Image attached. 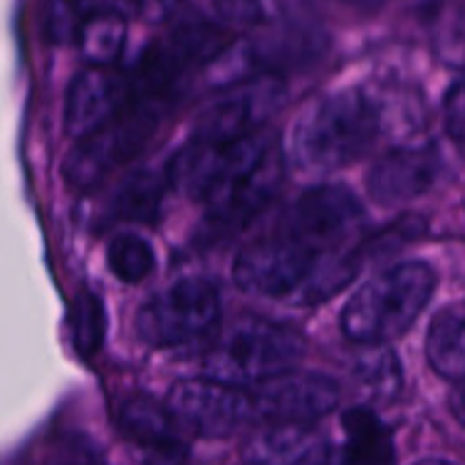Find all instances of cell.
I'll return each instance as SVG.
<instances>
[{
    "instance_id": "obj_1",
    "label": "cell",
    "mask_w": 465,
    "mask_h": 465,
    "mask_svg": "<svg viewBox=\"0 0 465 465\" xmlns=\"http://www.w3.org/2000/svg\"><path fill=\"white\" fill-rule=\"evenodd\" d=\"M283 180V153L267 128L234 142L191 139L169 161V183L202 202L215 223L240 226L275 196Z\"/></svg>"
},
{
    "instance_id": "obj_2",
    "label": "cell",
    "mask_w": 465,
    "mask_h": 465,
    "mask_svg": "<svg viewBox=\"0 0 465 465\" xmlns=\"http://www.w3.org/2000/svg\"><path fill=\"white\" fill-rule=\"evenodd\" d=\"M360 270L357 251H319L286 234L240 251L234 281L242 292L294 305H319L346 289Z\"/></svg>"
},
{
    "instance_id": "obj_3",
    "label": "cell",
    "mask_w": 465,
    "mask_h": 465,
    "mask_svg": "<svg viewBox=\"0 0 465 465\" xmlns=\"http://www.w3.org/2000/svg\"><path fill=\"white\" fill-rule=\"evenodd\" d=\"M379 134L368 87H343L305 106L292 128L289 158L302 174H330L362 158Z\"/></svg>"
},
{
    "instance_id": "obj_4",
    "label": "cell",
    "mask_w": 465,
    "mask_h": 465,
    "mask_svg": "<svg viewBox=\"0 0 465 465\" xmlns=\"http://www.w3.org/2000/svg\"><path fill=\"white\" fill-rule=\"evenodd\" d=\"M433 292L436 272L428 262L392 264L354 292L341 313V330L360 346H387L420 319Z\"/></svg>"
},
{
    "instance_id": "obj_5",
    "label": "cell",
    "mask_w": 465,
    "mask_h": 465,
    "mask_svg": "<svg viewBox=\"0 0 465 465\" xmlns=\"http://www.w3.org/2000/svg\"><path fill=\"white\" fill-rule=\"evenodd\" d=\"M305 354V341L300 332L267 322V319H240L223 335L213 341L204 354V371L210 381L223 387H259L275 376L289 373Z\"/></svg>"
},
{
    "instance_id": "obj_6",
    "label": "cell",
    "mask_w": 465,
    "mask_h": 465,
    "mask_svg": "<svg viewBox=\"0 0 465 465\" xmlns=\"http://www.w3.org/2000/svg\"><path fill=\"white\" fill-rule=\"evenodd\" d=\"M172 104V98L153 95L131 84V95L120 106V112L98 131L79 139V144L65 158V183L76 191H84L106 177L114 166L134 158L153 139Z\"/></svg>"
},
{
    "instance_id": "obj_7",
    "label": "cell",
    "mask_w": 465,
    "mask_h": 465,
    "mask_svg": "<svg viewBox=\"0 0 465 465\" xmlns=\"http://www.w3.org/2000/svg\"><path fill=\"white\" fill-rule=\"evenodd\" d=\"M221 297L213 283L202 278H183L153 294L139 316V335L158 349L196 351L210 349L218 338Z\"/></svg>"
},
{
    "instance_id": "obj_8",
    "label": "cell",
    "mask_w": 465,
    "mask_h": 465,
    "mask_svg": "<svg viewBox=\"0 0 465 465\" xmlns=\"http://www.w3.org/2000/svg\"><path fill=\"white\" fill-rule=\"evenodd\" d=\"M362 221L365 207L354 191L341 183H324L297 196L286 210L281 234L319 251H349L346 242L360 237Z\"/></svg>"
},
{
    "instance_id": "obj_9",
    "label": "cell",
    "mask_w": 465,
    "mask_h": 465,
    "mask_svg": "<svg viewBox=\"0 0 465 465\" xmlns=\"http://www.w3.org/2000/svg\"><path fill=\"white\" fill-rule=\"evenodd\" d=\"M283 104H286V82L278 74L253 76L213 98L196 117L191 139L234 142L251 136L256 131H264L267 120L275 117Z\"/></svg>"
},
{
    "instance_id": "obj_10",
    "label": "cell",
    "mask_w": 465,
    "mask_h": 465,
    "mask_svg": "<svg viewBox=\"0 0 465 465\" xmlns=\"http://www.w3.org/2000/svg\"><path fill=\"white\" fill-rule=\"evenodd\" d=\"M166 409L177 425H185L207 439L232 436L253 420L251 395L210 379L177 381L169 390Z\"/></svg>"
},
{
    "instance_id": "obj_11",
    "label": "cell",
    "mask_w": 465,
    "mask_h": 465,
    "mask_svg": "<svg viewBox=\"0 0 465 465\" xmlns=\"http://www.w3.org/2000/svg\"><path fill=\"white\" fill-rule=\"evenodd\" d=\"M341 403V387L324 373L289 371L256 387L251 395L253 417L270 425H308Z\"/></svg>"
},
{
    "instance_id": "obj_12",
    "label": "cell",
    "mask_w": 465,
    "mask_h": 465,
    "mask_svg": "<svg viewBox=\"0 0 465 465\" xmlns=\"http://www.w3.org/2000/svg\"><path fill=\"white\" fill-rule=\"evenodd\" d=\"M131 95V76L114 68L87 65L79 71L65 95V131L76 139L90 136L109 123Z\"/></svg>"
},
{
    "instance_id": "obj_13",
    "label": "cell",
    "mask_w": 465,
    "mask_h": 465,
    "mask_svg": "<svg viewBox=\"0 0 465 465\" xmlns=\"http://www.w3.org/2000/svg\"><path fill=\"white\" fill-rule=\"evenodd\" d=\"M441 174L444 163L430 147H401L376 161L368 188L381 204H403L428 193Z\"/></svg>"
},
{
    "instance_id": "obj_14",
    "label": "cell",
    "mask_w": 465,
    "mask_h": 465,
    "mask_svg": "<svg viewBox=\"0 0 465 465\" xmlns=\"http://www.w3.org/2000/svg\"><path fill=\"white\" fill-rule=\"evenodd\" d=\"M324 49L327 35L319 27L302 22H278L242 44L245 65L270 68V76H275V68H297L313 63Z\"/></svg>"
},
{
    "instance_id": "obj_15",
    "label": "cell",
    "mask_w": 465,
    "mask_h": 465,
    "mask_svg": "<svg viewBox=\"0 0 465 465\" xmlns=\"http://www.w3.org/2000/svg\"><path fill=\"white\" fill-rule=\"evenodd\" d=\"M248 465H327L330 441L311 425H267L245 441Z\"/></svg>"
},
{
    "instance_id": "obj_16",
    "label": "cell",
    "mask_w": 465,
    "mask_h": 465,
    "mask_svg": "<svg viewBox=\"0 0 465 465\" xmlns=\"http://www.w3.org/2000/svg\"><path fill=\"white\" fill-rule=\"evenodd\" d=\"M125 16L114 5H82L74 38L90 65L112 68L125 44Z\"/></svg>"
},
{
    "instance_id": "obj_17",
    "label": "cell",
    "mask_w": 465,
    "mask_h": 465,
    "mask_svg": "<svg viewBox=\"0 0 465 465\" xmlns=\"http://www.w3.org/2000/svg\"><path fill=\"white\" fill-rule=\"evenodd\" d=\"M120 430L136 444L155 452H180V428L166 406L150 398H131L117 411Z\"/></svg>"
},
{
    "instance_id": "obj_18",
    "label": "cell",
    "mask_w": 465,
    "mask_h": 465,
    "mask_svg": "<svg viewBox=\"0 0 465 465\" xmlns=\"http://www.w3.org/2000/svg\"><path fill=\"white\" fill-rule=\"evenodd\" d=\"M343 450L338 465H395V444L387 425L371 409L343 414Z\"/></svg>"
},
{
    "instance_id": "obj_19",
    "label": "cell",
    "mask_w": 465,
    "mask_h": 465,
    "mask_svg": "<svg viewBox=\"0 0 465 465\" xmlns=\"http://www.w3.org/2000/svg\"><path fill=\"white\" fill-rule=\"evenodd\" d=\"M163 207V180L155 172H134L125 177L106 202V223H155Z\"/></svg>"
},
{
    "instance_id": "obj_20",
    "label": "cell",
    "mask_w": 465,
    "mask_h": 465,
    "mask_svg": "<svg viewBox=\"0 0 465 465\" xmlns=\"http://www.w3.org/2000/svg\"><path fill=\"white\" fill-rule=\"evenodd\" d=\"M354 381L371 406H384L403 392V365L390 346H365L354 360Z\"/></svg>"
},
{
    "instance_id": "obj_21",
    "label": "cell",
    "mask_w": 465,
    "mask_h": 465,
    "mask_svg": "<svg viewBox=\"0 0 465 465\" xmlns=\"http://www.w3.org/2000/svg\"><path fill=\"white\" fill-rule=\"evenodd\" d=\"M463 308L450 305L439 311L428 330V360L436 373H441L450 381H460L465 371L463 354Z\"/></svg>"
},
{
    "instance_id": "obj_22",
    "label": "cell",
    "mask_w": 465,
    "mask_h": 465,
    "mask_svg": "<svg viewBox=\"0 0 465 465\" xmlns=\"http://www.w3.org/2000/svg\"><path fill=\"white\" fill-rule=\"evenodd\" d=\"M379 128L390 131L392 136L409 139L414 136L422 123H425V98L414 87H381V90H368Z\"/></svg>"
},
{
    "instance_id": "obj_23",
    "label": "cell",
    "mask_w": 465,
    "mask_h": 465,
    "mask_svg": "<svg viewBox=\"0 0 465 465\" xmlns=\"http://www.w3.org/2000/svg\"><path fill=\"white\" fill-rule=\"evenodd\" d=\"M106 262L123 283H142L155 270V251L139 234H117L106 248Z\"/></svg>"
},
{
    "instance_id": "obj_24",
    "label": "cell",
    "mask_w": 465,
    "mask_h": 465,
    "mask_svg": "<svg viewBox=\"0 0 465 465\" xmlns=\"http://www.w3.org/2000/svg\"><path fill=\"white\" fill-rule=\"evenodd\" d=\"M71 335L74 343L79 349L82 357H93L101 351L104 343V332H106V316H104V305L95 294L82 292L74 302V313H71Z\"/></svg>"
},
{
    "instance_id": "obj_25",
    "label": "cell",
    "mask_w": 465,
    "mask_h": 465,
    "mask_svg": "<svg viewBox=\"0 0 465 465\" xmlns=\"http://www.w3.org/2000/svg\"><path fill=\"white\" fill-rule=\"evenodd\" d=\"M444 123L447 131L455 142L463 139V125H465V101H463V82L455 79L444 95Z\"/></svg>"
},
{
    "instance_id": "obj_26",
    "label": "cell",
    "mask_w": 465,
    "mask_h": 465,
    "mask_svg": "<svg viewBox=\"0 0 465 465\" xmlns=\"http://www.w3.org/2000/svg\"><path fill=\"white\" fill-rule=\"evenodd\" d=\"M46 14H49L46 27H49V35H52L54 41L74 38V30H76L82 5H63V3H54V5H49Z\"/></svg>"
},
{
    "instance_id": "obj_27",
    "label": "cell",
    "mask_w": 465,
    "mask_h": 465,
    "mask_svg": "<svg viewBox=\"0 0 465 465\" xmlns=\"http://www.w3.org/2000/svg\"><path fill=\"white\" fill-rule=\"evenodd\" d=\"M452 406H455V420L460 422V417H463V411H460V390H455V395H452Z\"/></svg>"
},
{
    "instance_id": "obj_28",
    "label": "cell",
    "mask_w": 465,
    "mask_h": 465,
    "mask_svg": "<svg viewBox=\"0 0 465 465\" xmlns=\"http://www.w3.org/2000/svg\"><path fill=\"white\" fill-rule=\"evenodd\" d=\"M414 465H455V463H450V460H441V458H433V460H422V463H414Z\"/></svg>"
}]
</instances>
